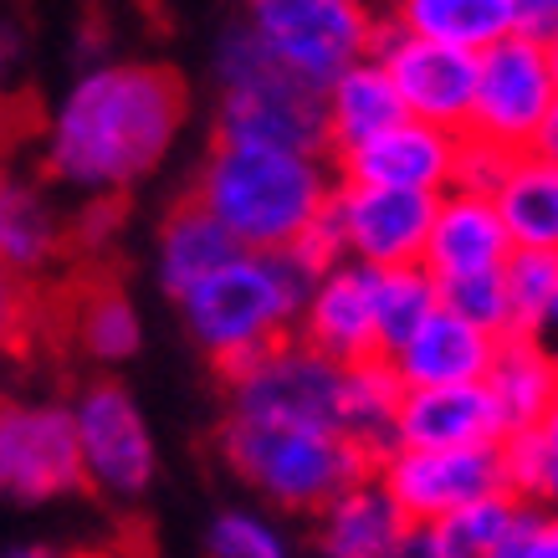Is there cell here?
Returning <instances> with one entry per match:
<instances>
[{
	"label": "cell",
	"instance_id": "26",
	"mask_svg": "<svg viewBox=\"0 0 558 558\" xmlns=\"http://www.w3.org/2000/svg\"><path fill=\"white\" fill-rule=\"evenodd\" d=\"M405 385L395 379L385 359H364V364H343L339 374V430L359 440L374 461L395 446V415H400Z\"/></svg>",
	"mask_w": 558,
	"mask_h": 558
},
{
	"label": "cell",
	"instance_id": "43",
	"mask_svg": "<svg viewBox=\"0 0 558 558\" xmlns=\"http://www.w3.org/2000/svg\"><path fill=\"white\" fill-rule=\"evenodd\" d=\"M0 558H57L51 548H41V543H16V548H5Z\"/></svg>",
	"mask_w": 558,
	"mask_h": 558
},
{
	"label": "cell",
	"instance_id": "5",
	"mask_svg": "<svg viewBox=\"0 0 558 558\" xmlns=\"http://www.w3.org/2000/svg\"><path fill=\"white\" fill-rule=\"evenodd\" d=\"M216 83H220V102H216L220 144H256V149L323 154L328 159L323 87L277 68L241 21L216 41Z\"/></svg>",
	"mask_w": 558,
	"mask_h": 558
},
{
	"label": "cell",
	"instance_id": "41",
	"mask_svg": "<svg viewBox=\"0 0 558 558\" xmlns=\"http://www.w3.org/2000/svg\"><path fill=\"white\" fill-rule=\"evenodd\" d=\"M533 339L558 359V288H554V298H548V307L538 313V323H533Z\"/></svg>",
	"mask_w": 558,
	"mask_h": 558
},
{
	"label": "cell",
	"instance_id": "34",
	"mask_svg": "<svg viewBox=\"0 0 558 558\" xmlns=\"http://www.w3.org/2000/svg\"><path fill=\"white\" fill-rule=\"evenodd\" d=\"M482 558H558V512L523 508L518 527L497 548H487Z\"/></svg>",
	"mask_w": 558,
	"mask_h": 558
},
{
	"label": "cell",
	"instance_id": "37",
	"mask_svg": "<svg viewBox=\"0 0 558 558\" xmlns=\"http://www.w3.org/2000/svg\"><path fill=\"white\" fill-rule=\"evenodd\" d=\"M508 26L512 36L548 41L558 32V0H508Z\"/></svg>",
	"mask_w": 558,
	"mask_h": 558
},
{
	"label": "cell",
	"instance_id": "10",
	"mask_svg": "<svg viewBox=\"0 0 558 558\" xmlns=\"http://www.w3.org/2000/svg\"><path fill=\"white\" fill-rule=\"evenodd\" d=\"M430 210H436V195H410V190L349 185V180H339L323 220H328V231L339 241L343 262L385 271V267H421Z\"/></svg>",
	"mask_w": 558,
	"mask_h": 558
},
{
	"label": "cell",
	"instance_id": "19",
	"mask_svg": "<svg viewBox=\"0 0 558 558\" xmlns=\"http://www.w3.org/2000/svg\"><path fill=\"white\" fill-rule=\"evenodd\" d=\"M313 518H318L323 558H389L410 527L400 502L389 497L374 472L359 476L354 487H343L339 497H328Z\"/></svg>",
	"mask_w": 558,
	"mask_h": 558
},
{
	"label": "cell",
	"instance_id": "18",
	"mask_svg": "<svg viewBox=\"0 0 558 558\" xmlns=\"http://www.w3.org/2000/svg\"><path fill=\"white\" fill-rule=\"evenodd\" d=\"M512 241L508 226L497 216L492 195L476 190H446L436 195L430 210V231H425L421 267L430 271V282H451V277H472V271H497L508 262Z\"/></svg>",
	"mask_w": 558,
	"mask_h": 558
},
{
	"label": "cell",
	"instance_id": "17",
	"mask_svg": "<svg viewBox=\"0 0 558 558\" xmlns=\"http://www.w3.org/2000/svg\"><path fill=\"white\" fill-rule=\"evenodd\" d=\"M508 425L492 400V389L476 385H436L405 389L400 415H395V446L415 451H466V446H502ZM389 446V451H395Z\"/></svg>",
	"mask_w": 558,
	"mask_h": 558
},
{
	"label": "cell",
	"instance_id": "8",
	"mask_svg": "<svg viewBox=\"0 0 558 558\" xmlns=\"http://www.w3.org/2000/svg\"><path fill=\"white\" fill-rule=\"evenodd\" d=\"M554 102H558V83L548 72L543 41L497 36L492 47L476 51L472 108H466V129L461 134L487 138V144L508 154H523L538 144V129L548 123Z\"/></svg>",
	"mask_w": 558,
	"mask_h": 558
},
{
	"label": "cell",
	"instance_id": "44",
	"mask_svg": "<svg viewBox=\"0 0 558 558\" xmlns=\"http://www.w3.org/2000/svg\"><path fill=\"white\" fill-rule=\"evenodd\" d=\"M543 51H548V72H554V83H558V32L543 41Z\"/></svg>",
	"mask_w": 558,
	"mask_h": 558
},
{
	"label": "cell",
	"instance_id": "3",
	"mask_svg": "<svg viewBox=\"0 0 558 558\" xmlns=\"http://www.w3.org/2000/svg\"><path fill=\"white\" fill-rule=\"evenodd\" d=\"M307 282L292 252H236L180 298V313L216 374L231 379L262 349L292 339Z\"/></svg>",
	"mask_w": 558,
	"mask_h": 558
},
{
	"label": "cell",
	"instance_id": "36",
	"mask_svg": "<svg viewBox=\"0 0 558 558\" xmlns=\"http://www.w3.org/2000/svg\"><path fill=\"white\" fill-rule=\"evenodd\" d=\"M389 558H466V554L451 543V533H446L440 523H410L405 538L395 543V554Z\"/></svg>",
	"mask_w": 558,
	"mask_h": 558
},
{
	"label": "cell",
	"instance_id": "35",
	"mask_svg": "<svg viewBox=\"0 0 558 558\" xmlns=\"http://www.w3.org/2000/svg\"><path fill=\"white\" fill-rule=\"evenodd\" d=\"M508 149H497L487 138H472L461 134V149H457V190H476V195H492L502 170H508Z\"/></svg>",
	"mask_w": 558,
	"mask_h": 558
},
{
	"label": "cell",
	"instance_id": "21",
	"mask_svg": "<svg viewBox=\"0 0 558 558\" xmlns=\"http://www.w3.org/2000/svg\"><path fill=\"white\" fill-rule=\"evenodd\" d=\"M323 119H328V154H339L395 129L410 113L400 93H395V83H389V72L374 57H364V62L343 68L333 83L323 87Z\"/></svg>",
	"mask_w": 558,
	"mask_h": 558
},
{
	"label": "cell",
	"instance_id": "30",
	"mask_svg": "<svg viewBox=\"0 0 558 558\" xmlns=\"http://www.w3.org/2000/svg\"><path fill=\"white\" fill-rule=\"evenodd\" d=\"M523 508H533V502L512 497L508 487H497V492H487V497L466 502V508H457L451 518H440V527L451 533V543H457L466 558H482L487 548H497V543H502L512 527H518Z\"/></svg>",
	"mask_w": 558,
	"mask_h": 558
},
{
	"label": "cell",
	"instance_id": "29",
	"mask_svg": "<svg viewBox=\"0 0 558 558\" xmlns=\"http://www.w3.org/2000/svg\"><path fill=\"white\" fill-rule=\"evenodd\" d=\"M558 288V252L543 246H512L502 262V292H508V313H512V333H533L538 313L548 307Z\"/></svg>",
	"mask_w": 558,
	"mask_h": 558
},
{
	"label": "cell",
	"instance_id": "33",
	"mask_svg": "<svg viewBox=\"0 0 558 558\" xmlns=\"http://www.w3.org/2000/svg\"><path fill=\"white\" fill-rule=\"evenodd\" d=\"M36 328V292L32 277L0 262V349H21Z\"/></svg>",
	"mask_w": 558,
	"mask_h": 558
},
{
	"label": "cell",
	"instance_id": "24",
	"mask_svg": "<svg viewBox=\"0 0 558 558\" xmlns=\"http://www.w3.org/2000/svg\"><path fill=\"white\" fill-rule=\"evenodd\" d=\"M68 333L87 359L123 364V359H134L138 343H144V318H138L134 298H129L113 277H87L68 298Z\"/></svg>",
	"mask_w": 558,
	"mask_h": 558
},
{
	"label": "cell",
	"instance_id": "32",
	"mask_svg": "<svg viewBox=\"0 0 558 558\" xmlns=\"http://www.w3.org/2000/svg\"><path fill=\"white\" fill-rule=\"evenodd\" d=\"M436 298L451 307V313H461L466 323L497 333V339H508L512 333L508 292H502V267L497 271H472V277H451V282H436Z\"/></svg>",
	"mask_w": 558,
	"mask_h": 558
},
{
	"label": "cell",
	"instance_id": "20",
	"mask_svg": "<svg viewBox=\"0 0 558 558\" xmlns=\"http://www.w3.org/2000/svg\"><path fill=\"white\" fill-rule=\"evenodd\" d=\"M482 385L492 389L508 430H533L558 405V359L533 333H508V339H497V354H492Z\"/></svg>",
	"mask_w": 558,
	"mask_h": 558
},
{
	"label": "cell",
	"instance_id": "42",
	"mask_svg": "<svg viewBox=\"0 0 558 558\" xmlns=\"http://www.w3.org/2000/svg\"><path fill=\"white\" fill-rule=\"evenodd\" d=\"M533 149L543 154V159H558V102H554V113H548V123L538 129V144Z\"/></svg>",
	"mask_w": 558,
	"mask_h": 558
},
{
	"label": "cell",
	"instance_id": "9",
	"mask_svg": "<svg viewBox=\"0 0 558 558\" xmlns=\"http://www.w3.org/2000/svg\"><path fill=\"white\" fill-rule=\"evenodd\" d=\"M339 374L343 364L323 359L303 339H282L226 379V415L307 421L339 430Z\"/></svg>",
	"mask_w": 558,
	"mask_h": 558
},
{
	"label": "cell",
	"instance_id": "22",
	"mask_svg": "<svg viewBox=\"0 0 558 558\" xmlns=\"http://www.w3.org/2000/svg\"><path fill=\"white\" fill-rule=\"evenodd\" d=\"M236 252L241 246L220 231V220L210 216V210H201L195 201H180L170 216L159 220V236H154V277H159V288L180 303L201 277H210L220 262H231Z\"/></svg>",
	"mask_w": 558,
	"mask_h": 558
},
{
	"label": "cell",
	"instance_id": "16",
	"mask_svg": "<svg viewBox=\"0 0 558 558\" xmlns=\"http://www.w3.org/2000/svg\"><path fill=\"white\" fill-rule=\"evenodd\" d=\"M497 354V333L466 323L446 303H436L405 343H395L385 364L405 389H436V385H476L487 379V364Z\"/></svg>",
	"mask_w": 558,
	"mask_h": 558
},
{
	"label": "cell",
	"instance_id": "27",
	"mask_svg": "<svg viewBox=\"0 0 558 558\" xmlns=\"http://www.w3.org/2000/svg\"><path fill=\"white\" fill-rule=\"evenodd\" d=\"M385 16L395 26H405V32L461 51H482L497 36H512L508 0H389Z\"/></svg>",
	"mask_w": 558,
	"mask_h": 558
},
{
	"label": "cell",
	"instance_id": "40",
	"mask_svg": "<svg viewBox=\"0 0 558 558\" xmlns=\"http://www.w3.org/2000/svg\"><path fill=\"white\" fill-rule=\"evenodd\" d=\"M21 47H26V41H21V26L0 16V98H11L5 87H11V72L21 68Z\"/></svg>",
	"mask_w": 558,
	"mask_h": 558
},
{
	"label": "cell",
	"instance_id": "2",
	"mask_svg": "<svg viewBox=\"0 0 558 558\" xmlns=\"http://www.w3.org/2000/svg\"><path fill=\"white\" fill-rule=\"evenodd\" d=\"M339 174L323 154L220 144L201 159L190 201L220 220L241 252H288L333 201Z\"/></svg>",
	"mask_w": 558,
	"mask_h": 558
},
{
	"label": "cell",
	"instance_id": "7",
	"mask_svg": "<svg viewBox=\"0 0 558 558\" xmlns=\"http://www.w3.org/2000/svg\"><path fill=\"white\" fill-rule=\"evenodd\" d=\"M72 440H77V466H83V487L113 497V502H134L154 487L159 472V446L144 421V410L119 379H93L77 389L68 405Z\"/></svg>",
	"mask_w": 558,
	"mask_h": 558
},
{
	"label": "cell",
	"instance_id": "12",
	"mask_svg": "<svg viewBox=\"0 0 558 558\" xmlns=\"http://www.w3.org/2000/svg\"><path fill=\"white\" fill-rule=\"evenodd\" d=\"M369 57L389 72V83H395L410 119L451 129V134L466 129V108H472V83H476V51L415 36L379 11V32H374Z\"/></svg>",
	"mask_w": 558,
	"mask_h": 558
},
{
	"label": "cell",
	"instance_id": "15",
	"mask_svg": "<svg viewBox=\"0 0 558 558\" xmlns=\"http://www.w3.org/2000/svg\"><path fill=\"white\" fill-rule=\"evenodd\" d=\"M292 339L318 349L333 364H364L379 359V328H374V271L359 262L323 267L303 292Z\"/></svg>",
	"mask_w": 558,
	"mask_h": 558
},
{
	"label": "cell",
	"instance_id": "39",
	"mask_svg": "<svg viewBox=\"0 0 558 558\" xmlns=\"http://www.w3.org/2000/svg\"><path fill=\"white\" fill-rule=\"evenodd\" d=\"M21 138H26V113L16 108V98H0V174H5Z\"/></svg>",
	"mask_w": 558,
	"mask_h": 558
},
{
	"label": "cell",
	"instance_id": "6",
	"mask_svg": "<svg viewBox=\"0 0 558 558\" xmlns=\"http://www.w3.org/2000/svg\"><path fill=\"white\" fill-rule=\"evenodd\" d=\"M241 26L262 41L271 62L313 87H328L343 68L374 51L379 5L374 0H241Z\"/></svg>",
	"mask_w": 558,
	"mask_h": 558
},
{
	"label": "cell",
	"instance_id": "45",
	"mask_svg": "<svg viewBox=\"0 0 558 558\" xmlns=\"http://www.w3.org/2000/svg\"><path fill=\"white\" fill-rule=\"evenodd\" d=\"M57 558H108V554H57Z\"/></svg>",
	"mask_w": 558,
	"mask_h": 558
},
{
	"label": "cell",
	"instance_id": "25",
	"mask_svg": "<svg viewBox=\"0 0 558 558\" xmlns=\"http://www.w3.org/2000/svg\"><path fill=\"white\" fill-rule=\"evenodd\" d=\"M62 246H68V231L57 210L41 201V190L0 174V262L16 267L21 277H41L62 256Z\"/></svg>",
	"mask_w": 558,
	"mask_h": 558
},
{
	"label": "cell",
	"instance_id": "1",
	"mask_svg": "<svg viewBox=\"0 0 558 558\" xmlns=\"http://www.w3.org/2000/svg\"><path fill=\"white\" fill-rule=\"evenodd\" d=\"M185 83L159 62H87L41 123V170L87 201L144 185L185 134Z\"/></svg>",
	"mask_w": 558,
	"mask_h": 558
},
{
	"label": "cell",
	"instance_id": "28",
	"mask_svg": "<svg viewBox=\"0 0 558 558\" xmlns=\"http://www.w3.org/2000/svg\"><path fill=\"white\" fill-rule=\"evenodd\" d=\"M436 282L425 267H385L374 271V328H379V359L395 343L410 339V328L436 307Z\"/></svg>",
	"mask_w": 558,
	"mask_h": 558
},
{
	"label": "cell",
	"instance_id": "11",
	"mask_svg": "<svg viewBox=\"0 0 558 558\" xmlns=\"http://www.w3.org/2000/svg\"><path fill=\"white\" fill-rule=\"evenodd\" d=\"M83 487L68 405L0 395V497L57 502Z\"/></svg>",
	"mask_w": 558,
	"mask_h": 558
},
{
	"label": "cell",
	"instance_id": "31",
	"mask_svg": "<svg viewBox=\"0 0 558 558\" xmlns=\"http://www.w3.org/2000/svg\"><path fill=\"white\" fill-rule=\"evenodd\" d=\"M205 554L210 558H292V543L267 512L226 508V512H216V523L205 533Z\"/></svg>",
	"mask_w": 558,
	"mask_h": 558
},
{
	"label": "cell",
	"instance_id": "13",
	"mask_svg": "<svg viewBox=\"0 0 558 558\" xmlns=\"http://www.w3.org/2000/svg\"><path fill=\"white\" fill-rule=\"evenodd\" d=\"M374 476L385 492L400 502L410 523H440L457 508L487 497L502 487V466H497V446H466V451H415V446H395L374 461Z\"/></svg>",
	"mask_w": 558,
	"mask_h": 558
},
{
	"label": "cell",
	"instance_id": "38",
	"mask_svg": "<svg viewBox=\"0 0 558 558\" xmlns=\"http://www.w3.org/2000/svg\"><path fill=\"white\" fill-rule=\"evenodd\" d=\"M543 436V446H548V476H543V492H538V508H548V512H558V405H554V415L543 425H533Z\"/></svg>",
	"mask_w": 558,
	"mask_h": 558
},
{
	"label": "cell",
	"instance_id": "14",
	"mask_svg": "<svg viewBox=\"0 0 558 558\" xmlns=\"http://www.w3.org/2000/svg\"><path fill=\"white\" fill-rule=\"evenodd\" d=\"M457 149L461 134L436 129L421 119H400L385 134L364 138L354 149H339L328 165L349 185H385L410 195H446L457 185Z\"/></svg>",
	"mask_w": 558,
	"mask_h": 558
},
{
	"label": "cell",
	"instance_id": "4",
	"mask_svg": "<svg viewBox=\"0 0 558 558\" xmlns=\"http://www.w3.org/2000/svg\"><path fill=\"white\" fill-rule=\"evenodd\" d=\"M220 457L246 487L282 512H318L328 497L374 472V457L333 425L307 421H220Z\"/></svg>",
	"mask_w": 558,
	"mask_h": 558
},
{
	"label": "cell",
	"instance_id": "23",
	"mask_svg": "<svg viewBox=\"0 0 558 558\" xmlns=\"http://www.w3.org/2000/svg\"><path fill=\"white\" fill-rule=\"evenodd\" d=\"M492 205L508 226L512 246L558 252V159H543L538 149L512 154L492 190Z\"/></svg>",
	"mask_w": 558,
	"mask_h": 558
}]
</instances>
